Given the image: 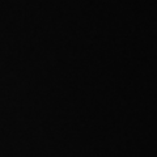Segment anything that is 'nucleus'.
Segmentation results:
<instances>
[]
</instances>
